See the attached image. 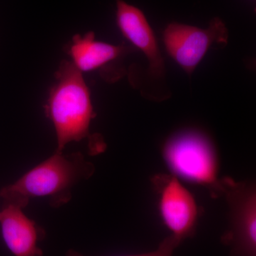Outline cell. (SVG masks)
Here are the masks:
<instances>
[{
  "instance_id": "obj_1",
  "label": "cell",
  "mask_w": 256,
  "mask_h": 256,
  "mask_svg": "<svg viewBox=\"0 0 256 256\" xmlns=\"http://www.w3.org/2000/svg\"><path fill=\"white\" fill-rule=\"evenodd\" d=\"M94 165L82 153L53 156L30 170L18 181L0 190L3 203L28 206L34 197H48L50 206L58 207L72 198V190L80 181L90 178Z\"/></svg>"
},
{
  "instance_id": "obj_2",
  "label": "cell",
  "mask_w": 256,
  "mask_h": 256,
  "mask_svg": "<svg viewBox=\"0 0 256 256\" xmlns=\"http://www.w3.org/2000/svg\"><path fill=\"white\" fill-rule=\"evenodd\" d=\"M45 110L56 133V152H63L69 142L90 136L89 127L96 112L82 72L72 62L64 60L60 64Z\"/></svg>"
},
{
  "instance_id": "obj_3",
  "label": "cell",
  "mask_w": 256,
  "mask_h": 256,
  "mask_svg": "<svg viewBox=\"0 0 256 256\" xmlns=\"http://www.w3.org/2000/svg\"><path fill=\"white\" fill-rule=\"evenodd\" d=\"M162 156L173 175L208 188L213 197L222 196L218 156L213 143L203 133L184 130L165 143Z\"/></svg>"
},
{
  "instance_id": "obj_4",
  "label": "cell",
  "mask_w": 256,
  "mask_h": 256,
  "mask_svg": "<svg viewBox=\"0 0 256 256\" xmlns=\"http://www.w3.org/2000/svg\"><path fill=\"white\" fill-rule=\"evenodd\" d=\"M230 213L228 228L220 242L230 256H256V188L249 182L222 178V195Z\"/></svg>"
},
{
  "instance_id": "obj_5",
  "label": "cell",
  "mask_w": 256,
  "mask_h": 256,
  "mask_svg": "<svg viewBox=\"0 0 256 256\" xmlns=\"http://www.w3.org/2000/svg\"><path fill=\"white\" fill-rule=\"evenodd\" d=\"M228 38L226 26L218 18H213L206 28L171 23L163 34L166 52L190 75L214 44H226Z\"/></svg>"
},
{
  "instance_id": "obj_6",
  "label": "cell",
  "mask_w": 256,
  "mask_h": 256,
  "mask_svg": "<svg viewBox=\"0 0 256 256\" xmlns=\"http://www.w3.org/2000/svg\"><path fill=\"white\" fill-rule=\"evenodd\" d=\"M152 184L159 195L162 220L180 244L196 234L198 210L191 192L174 175L158 174Z\"/></svg>"
},
{
  "instance_id": "obj_7",
  "label": "cell",
  "mask_w": 256,
  "mask_h": 256,
  "mask_svg": "<svg viewBox=\"0 0 256 256\" xmlns=\"http://www.w3.org/2000/svg\"><path fill=\"white\" fill-rule=\"evenodd\" d=\"M116 20L120 30L134 46L142 50L150 63L151 73L162 76L164 73V62L156 37L142 10L117 0Z\"/></svg>"
},
{
  "instance_id": "obj_8",
  "label": "cell",
  "mask_w": 256,
  "mask_h": 256,
  "mask_svg": "<svg viewBox=\"0 0 256 256\" xmlns=\"http://www.w3.org/2000/svg\"><path fill=\"white\" fill-rule=\"evenodd\" d=\"M14 204L3 203L0 210V227L6 247L14 256H42L38 242L45 235L36 222Z\"/></svg>"
},
{
  "instance_id": "obj_9",
  "label": "cell",
  "mask_w": 256,
  "mask_h": 256,
  "mask_svg": "<svg viewBox=\"0 0 256 256\" xmlns=\"http://www.w3.org/2000/svg\"><path fill=\"white\" fill-rule=\"evenodd\" d=\"M72 63L80 72H90L117 60L126 52L122 46L96 41L94 32L75 35L68 50Z\"/></svg>"
},
{
  "instance_id": "obj_10",
  "label": "cell",
  "mask_w": 256,
  "mask_h": 256,
  "mask_svg": "<svg viewBox=\"0 0 256 256\" xmlns=\"http://www.w3.org/2000/svg\"><path fill=\"white\" fill-rule=\"evenodd\" d=\"M180 245V242L172 235L168 236L161 242L159 246L154 252L137 255H128L121 256H172L175 249ZM66 256H85L76 250H69Z\"/></svg>"
}]
</instances>
